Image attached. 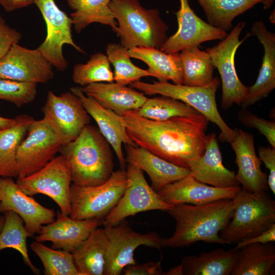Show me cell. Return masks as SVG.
<instances>
[{
	"mask_svg": "<svg viewBox=\"0 0 275 275\" xmlns=\"http://www.w3.org/2000/svg\"><path fill=\"white\" fill-rule=\"evenodd\" d=\"M114 114L136 146L177 166L188 169L205 151L209 120L200 113L164 120L144 118L136 110Z\"/></svg>",
	"mask_w": 275,
	"mask_h": 275,
	"instance_id": "cell-1",
	"label": "cell"
},
{
	"mask_svg": "<svg viewBox=\"0 0 275 275\" xmlns=\"http://www.w3.org/2000/svg\"><path fill=\"white\" fill-rule=\"evenodd\" d=\"M167 212L176 221L175 231L161 238V247L181 248L198 241L228 244L219 236L233 214L232 199H222L195 205L183 204Z\"/></svg>",
	"mask_w": 275,
	"mask_h": 275,
	"instance_id": "cell-2",
	"label": "cell"
},
{
	"mask_svg": "<svg viewBox=\"0 0 275 275\" xmlns=\"http://www.w3.org/2000/svg\"><path fill=\"white\" fill-rule=\"evenodd\" d=\"M112 146L98 128L86 125L74 141L62 146L72 183L96 186L106 182L114 172Z\"/></svg>",
	"mask_w": 275,
	"mask_h": 275,
	"instance_id": "cell-3",
	"label": "cell"
},
{
	"mask_svg": "<svg viewBox=\"0 0 275 275\" xmlns=\"http://www.w3.org/2000/svg\"><path fill=\"white\" fill-rule=\"evenodd\" d=\"M109 6L117 22L113 31L128 49L139 46L160 49L168 38V25L158 9H146L139 0H112Z\"/></svg>",
	"mask_w": 275,
	"mask_h": 275,
	"instance_id": "cell-4",
	"label": "cell"
},
{
	"mask_svg": "<svg viewBox=\"0 0 275 275\" xmlns=\"http://www.w3.org/2000/svg\"><path fill=\"white\" fill-rule=\"evenodd\" d=\"M233 214L220 232L228 244L256 236L275 224V201L267 193L239 190L232 199Z\"/></svg>",
	"mask_w": 275,
	"mask_h": 275,
	"instance_id": "cell-5",
	"label": "cell"
},
{
	"mask_svg": "<svg viewBox=\"0 0 275 275\" xmlns=\"http://www.w3.org/2000/svg\"><path fill=\"white\" fill-rule=\"evenodd\" d=\"M219 84V80L215 77L210 83L202 86H189L159 81L150 84L139 80L129 85L145 95L167 96L189 105L218 127L221 130L218 139L221 142L231 143L238 129L230 128L218 111L216 93Z\"/></svg>",
	"mask_w": 275,
	"mask_h": 275,
	"instance_id": "cell-6",
	"label": "cell"
},
{
	"mask_svg": "<svg viewBox=\"0 0 275 275\" xmlns=\"http://www.w3.org/2000/svg\"><path fill=\"white\" fill-rule=\"evenodd\" d=\"M128 184L126 171H114L104 183L96 186L71 183L69 216L77 220L97 218L103 221L117 205Z\"/></svg>",
	"mask_w": 275,
	"mask_h": 275,
	"instance_id": "cell-7",
	"label": "cell"
},
{
	"mask_svg": "<svg viewBox=\"0 0 275 275\" xmlns=\"http://www.w3.org/2000/svg\"><path fill=\"white\" fill-rule=\"evenodd\" d=\"M42 111L44 115L42 120L63 146L76 139L91 121L81 100L70 91L60 95L49 91Z\"/></svg>",
	"mask_w": 275,
	"mask_h": 275,
	"instance_id": "cell-8",
	"label": "cell"
},
{
	"mask_svg": "<svg viewBox=\"0 0 275 275\" xmlns=\"http://www.w3.org/2000/svg\"><path fill=\"white\" fill-rule=\"evenodd\" d=\"M128 184L119 202L103 220L104 226H116L130 216L151 210L167 211L172 206L163 201L148 183L143 171L134 162H128Z\"/></svg>",
	"mask_w": 275,
	"mask_h": 275,
	"instance_id": "cell-9",
	"label": "cell"
},
{
	"mask_svg": "<svg viewBox=\"0 0 275 275\" xmlns=\"http://www.w3.org/2000/svg\"><path fill=\"white\" fill-rule=\"evenodd\" d=\"M245 26L244 21L239 22L220 42L206 50L220 74L222 85V106L226 110L234 104L241 105L248 92V87L242 83L237 76L234 62L236 50L246 38L239 40Z\"/></svg>",
	"mask_w": 275,
	"mask_h": 275,
	"instance_id": "cell-10",
	"label": "cell"
},
{
	"mask_svg": "<svg viewBox=\"0 0 275 275\" xmlns=\"http://www.w3.org/2000/svg\"><path fill=\"white\" fill-rule=\"evenodd\" d=\"M16 182L28 196L42 194L49 197L63 214L69 215L72 180L68 164L61 154L53 157L44 167L32 174L17 178Z\"/></svg>",
	"mask_w": 275,
	"mask_h": 275,
	"instance_id": "cell-11",
	"label": "cell"
},
{
	"mask_svg": "<svg viewBox=\"0 0 275 275\" xmlns=\"http://www.w3.org/2000/svg\"><path fill=\"white\" fill-rule=\"evenodd\" d=\"M107 239L104 275H119L129 265L135 264L134 251L141 245L157 249L161 248V237L155 232L141 233L122 221L116 226H104Z\"/></svg>",
	"mask_w": 275,
	"mask_h": 275,
	"instance_id": "cell-12",
	"label": "cell"
},
{
	"mask_svg": "<svg viewBox=\"0 0 275 275\" xmlns=\"http://www.w3.org/2000/svg\"><path fill=\"white\" fill-rule=\"evenodd\" d=\"M34 4L40 11L46 26V37L37 49L53 67L64 71L68 65L63 52L65 44L71 45L80 53H85L73 41L72 20L58 7L54 0H35Z\"/></svg>",
	"mask_w": 275,
	"mask_h": 275,
	"instance_id": "cell-13",
	"label": "cell"
},
{
	"mask_svg": "<svg viewBox=\"0 0 275 275\" xmlns=\"http://www.w3.org/2000/svg\"><path fill=\"white\" fill-rule=\"evenodd\" d=\"M27 136L20 144L16 154L17 178L39 171L60 152L63 145L43 120H33Z\"/></svg>",
	"mask_w": 275,
	"mask_h": 275,
	"instance_id": "cell-14",
	"label": "cell"
},
{
	"mask_svg": "<svg viewBox=\"0 0 275 275\" xmlns=\"http://www.w3.org/2000/svg\"><path fill=\"white\" fill-rule=\"evenodd\" d=\"M54 75L53 66L37 48L15 43L0 60V78L37 84L48 82Z\"/></svg>",
	"mask_w": 275,
	"mask_h": 275,
	"instance_id": "cell-15",
	"label": "cell"
},
{
	"mask_svg": "<svg viewBox=\"0 0 275 275\" xmlns=\"http://www.w3.org/2000/svg\"><path fill=\"white\" fill-rule=\"evenodd\" d=\"M8 211L21 217L31 237L38 233L44 225L53 223L56 215L54 210L25 194L11 177L0 176V212Z\"/></svg>",
	"mask_w": 275,
	"mask_h": 275,
	"instance_id": "cell-16",
	"label": "cell"
},
{
	"mask_svg": "<svg viewBox=\"0 0 275 275\" xmlns=\"http://www.w3.org/2000/svg\"><path fill=\"white\" fill-rule=\"evenodd\" d=\"M180 8L175 13L178 28L168 37L160 50L174 53L206 41L222 40L227 35L225 31L212 26L198 17L191 8L188 0H179Z\"/></svg>",
	"mask_w": 275,
	"mask_h": 275,
	"instance_id": "cell-17",
	"label": "cell"
},
{
	"mask_svg": "<svg viewBox=\"0 0 275 275\" xmlns=\"http://www.w3.org/2000/svg\"><path fill=\"white\" fill-rule=\"evenodd\" d=\"M241 189L239 185L221 188L203 183L190 175L170 183L157 191L167 204L200 205L222 199H233Z\"/></svg>",
	"mask_w": 275,
	"mask_h": 275,
	"instance_id": "cell-18",
	"label": "cell"
},
{
	"mask_svg": "<svg viewBox=\"0 0 275 275\" xmlns=\"http://www.w3.org/2000/svg\"><path fill=\"white\" fill-rule=\"evenodd\" d=\"M50 224L43 226L35 241H50L51 248L73 253L103 221L97 218L74 219L61 211Z\"/></svg>",
	"mask_w": 275,
	"mask_h": 275,
	"instance_id": "cell-19",
	"label": "cell"
},
{
	"mask_svg": "<svg viewBox=\"0 0 275 275\" xmlns=\"http://www.w3.org/2000/svg\"><path fill=\"white\" fill-rule=\"evenodd\" d=\"M230 144L238 168L235 177L242 185L241 188L251 193L267 191V175L261 170V161L255 152L254 135L241 129H238Z\"/></svg>",
	"mask_w": 275,
	"mask_h": 275,
	"instance_id": "cell-20",
	"label": "cell"
},
{
	"mask_svg": "<svg viewBox=\"0 0 275 275\" xmlns=\"http://www.w3.org/2000/svg\"><path fill=\"white\" fill-rule=\"evenodd\" d=\"M251 31L263 45L264 55L256 81L248 87L247 95L241 105L244 108L267 97L275 88V34L267 30L262 20L255 22Z\"/></svg>",
	"mask_w": 275,
	"mask_h": 275,
	"instance_id": "cell-21",
	"label": "cell"
},
{
	"mask_svg": "<svg viewBox=\"0 0 275 275\" xmlns=\"http://www.w3.org/2000/svg\"><path fill=\"white\" fill-rule=\"evenodd\" d=\"M190 175L198 181L216 187L225 188L239 185L233 171L223 164L222 154L216 134H208L204 153L189 166Z\"/></svg>",
	"mask_w": 275,
	"mask_h": 275,
	"instance_id": "cell-22",
	"label": "cell"
},
{
	"mask_svg": "<svg viewBox=\"0 0 275 275\" xmlns=\"http://www.w3.org/2000/svg\"><path fill=\"white\" fill-rule=\"evenodd\" d=\"M80 88L102 107L119 116L129 111H138L148 98L130 87L114 82H95Z\"/></svg>",
	"mask_w": 275,
	"mask_h": 275,
	"instance_id": "cell-23",
	"label": "cell"
},
{
	"mask_svg": "<svg viewBox=\"0 0 275 275\" xmlns=\"http://www.w3.org/2000/svg\"><path fill=\"white\" fill-rule=\"evenodd\" d=\"M70 91L80 98L86 110L96 122L100 132L111 145L121 169L125 170L126 161L122 148V144L136 145L128 136L125 127L115 116L113 111L104 108L93 99L85 95L80 87H72Z\"/></svg>",
	"mask_w": 275,
	"mask_h": 275,
	"instance_id": "cell-24",
	"label": "cell"
},
{
	"mask_svg": "<svg viewBox=\"0 0 275 275\" xmlns=\"http://www.w3.org/2000/svg\"><path fill=\"white\" fill-rule=\"evenodd\" d=\"M126 161L133 162L145 171L156 191L167 185L190 175L188 169L179 167L138 146L125 145Z\"/></svg>",
	"mask_w": 275,
	"mask_h": 275,
	"instance_id": "cell-25",
	"label": "cell"
},
{
	"mask_svg": "<svg viewBox=\"0 0 275 275\" xmlns=\"http://www.w3.org/2000/svg\"><path fill=\"white\" fill-rule=\"evenodd\" d=\"M107 239L103 228H97L73 252L80 275H104Z\"/></svg>",
	"mask_w": 275,
	"mask_h": 275,
	"instance_id": "cell-26",
	"label": "cell"
},
{
	"mask_svg": "<svg viewBox=\"0 0 275 275\" xmlns=\"http://www.w3.org/2000/svg\"><path fill=\"white\" fill-rule=\"evenodd\" d=\"M131 58L145 63L148 71L159 81L172 80L182 84L183 70L179 52L166 53L160 49L150 47H134L129 49Z\"/></svg>",
	"mask_w": 275,
	"mask_h": 275,
	"instance_id": "cell-27",
	"label": "cell"
},
{
	"mask_svg": "<svg viewBox=\"0 0 275 275\" xmlns=\"http://www.w3.org/2000/svg\"><path fill=\"white\" fill-rule=\"evenodd\" d=\"M237 249L218 248L199 255L183 257L181 264L185 275H231L234 267Z\"/></svg>",
	"mask_w": 275,
	"mask_h": 275,
	"instance_id": "cell-28",
	"label": "cell"
},
{
	"mask_svg": "<svg viewBox=\"0 0 275 275\" xmlns=\"http://www.w3.org/2000/svg\"><path fill=\"white\" fill-rule=\"evenodd\" d=\"M274 242L250 244L237 250L231 275L274 274Z\"/></svg>",
	"mask_w": 275,
	"mask_h": 275,
	"instance_id": "cell-29",
	"label": "cell"
},
{
	"mask_svg": "<svg viewBox=\"0 0 275 275\" xmlns=\"http://www.w3.org/2000/svg\"><path fill=\"white\" fill-rule=\"evenodd\" d=\"M14 122L0 134V176L17 177L16 154L18 147L34 119L26 114L14 118Z\"/></svg>",
	"mask_w": 275,
	"mask_h": 275,
	"instance_id": "cell-30",
	"label": "cell"
},
{
	"mask_svg": "<svg viewBox=\"0 0 275 275\" xmlns=\"http://www.w3.org/2000/svg\"><path fill=\"white\" fill-rule=\"evenodd\" d=\"M112 0H66L73 10L70 14L72 25L80 33L91 23L107 25L113 31L117 26L115 16L109 6Z\"/></svg>",
	"mask_w": 275,
	"mask_h": 275,
	"instance_id": "cell-31",
	"label": "cell"
},
{
	"mask_svg": "<svg viewBox=\"0 0 275 275\" xmlns=\"http://www.w3.org/2000/svg\"><path fill=\"white\" fill-rule=\"evenodd\" d=\"M179 55L182 66L183 85L202 86L213 80L214 67L206 51L195 46L181 50Z\"/></svg>",
	"mask_w": 275,
	"mask_h": 275,
	"instance_id": "cell-32",
	"label": "cell"
},
{
	"mask_svg": "<svg viewBox=\"0 0 275 275\" xmlns=\"http://www.w3.org/2000/svg\"><path fill=\"white\" fill-rule=\"evenodd\" d=\"M264 0H198L206 16L208 23L227 31L237 16Z\"/></svg>",
	"mask_w": 275,
	"mask_h": 275,
	"instance_id": "cell-33",
	"label": "cell"
},
{
	"mask_svg": "<svg viewBox=\"0 0 275 275\" xmlns=\"http://www.w3.org/2000/svg\"><path fill=\"white\" fill-rule=\"evenodd\" d=\"M3 214L5 221L0 233V253L6 249L17 251L31 270L34 273L40 274V270L33 265L28 255L26 240L31 235L25 228L23 221L13 211H6Z\"/></svg>",
	"mask_w": 275,
	"mask_h": 275,
	"instance_id": "cell-34",
	"label": "cell"
},
{
	"mask_svg": "<svg viewBox=\"0 0 275 275\" xmlns=\"http://www.w3.org/2000/svg\"><path fill=\"white\" fill-rule=\"evenodd\" d=\"M128 49L121 44L110 43L106 47L107 58L114 67V79L126 86L146 76H152L148 70L135 66L131 61Z\"/></svg>",
	"mask_w": 275,
	"mask_h": 275,
	"instance_id": "cell-35",
	"label": "cell"
},
{
	"mask_svg": "<svg viewBox=\"0 0 275 275\" xmlns=\"http://www.w3.org/2000/svg\"><path fill=\"white\" fill-rule=\"evenodd\" d=\"M72 80L82 87L95 82H112L114 73L106 55L101 52L92 54L86 63L75 64L73 68Z\"/></svg>",
	"mask_w": 275,
	"mask_h": 275,
	"instance_id": "cell-36",
	"label": "cell"
},
{
	"mask_svg": "<svg viewBox=\"0 0 275 275\" xmlns=\"http://www.w3.org/2000/svg\"><path fill=\"white\" fill-rule=\"evenodd\" d=\"M137 112L141 116L153 120H164L199 113L179 100L163 95L148 98Z\"/></svg>",
	"mask_w": 275,
	"mask_h": 275,
	"instance_id": "cell-37",
	"label": "cell"
},
{
	"mask_svg": "<svg viewBox=\"0 0 275 275\" xmlns=\"http://www.w3.org/2000/svg\"><path fill=\"white\" fill-rule=\"evenodd\" d=\"M31 250L41 261L45 275H80L75 265L72 253L49 248L34 241Z\"/></svg>",
	"mask_w": 275,
	"mask_h": 275,
	"instance_id": "cell-38",
	"label": "cell"
},
{
	"mask_svg": "<svg viewBox=\"0 0 275 275\" xmlns=\"http://www.w3.org/2000/svg\"><path fill=\"white\" fill-rule=\"evenodd\" d=\"M37 93V84L0 78V100L18 107L33 101Z\"/></svg>",
	"mask_w": 275,
	"mask_h": 275,
	"instance_id": "cell-39",
	"label": "cell"
},
{
	"mask_svg": "<svg viewBox=\"0 0 275 275\" xmlns=\"http://www.w3.org/2000/svg\"><path fill=\"white\" fill-rule=\"evenodd\" d=\"M240 122L244 126L257 129L273 148H275V122L267 120L243 108L238 113Z\"/></svg>",
	"mask_w": 275,
	"mask_h": 275,
	"instance_id": "cell-40",
	"label": "cell"
},
{
	"mask_svg": "<svg viewBox=\"0 0 275 275\" xmlns=\"http://www.w3.org/2000/svg\"><path fill=\"white\" fill-rule=\"evenodd\" d=\"M22 36L19 32L7 24L4 18L0 15V60L13 44L19 43Z\"/></svg>",
	"mask_w": 275,
	"mask_h": 275,
	"instance_id": "cell-41",
	"label": "cell"
},
{
	"mask_svg": "<svg viewBox=\"0 0 275 275\" xmlns=\"http://www.w3.org/2000/svg\"><path fill=\"white\" fill-rule=\"evenodd\" d=\"M259 158L269 171L267 184L273 195H275V148L270 147H260Z\"/></svg>",
	"mask_w": 275,
	"mask_h": 275,
	"instance_id": "cell-42",
	"label": "cell"
},
{
	"mask_svg": "<svg viewBox=\"0 0 275 275\" xmlns=\"http://www.w3.org/2000/svg\"><path fill=\"white\" fill-rule=\"evenodd\" d=\"M162 272L160 262H149L127 265L122 273L124 275H162Z\"/></svg>",
	"mask_w": 275,
	"mask_h": 275,
	"instance_id": "cell-43",
	"label": "cell"
},
{
	"mask_svg": "<svg viewBox=\"0 0 275 275\" xmlns=\"http://www.w3.org/2000/svg\"><path fill=\"white\" fill-rule=\"evenodd\" d=\"M275 241V224L270 228L263 232L260 234L243 240L236 244L235 248L239 249L247 245L253 243H267Z\"/></svg>",
	"mask_w": 275,
	"mask_h": 275,
	"instance_id": "cell-44",
	"label": "cell"
},
{
	"mask_svg": "<svg viewBox=\"0 0 275 275\" xmlns=\"http://www.w3.org/2000/svg\"><path fill=\"white\" fill-rule=\"evenodd\" d=\"M35 0H0V5L7 12H12L34 4Z\"/></svg>",
	"mask_w": 275,
	"mask_h": 275,
	"instance_id": "cell-45",
	"label": "cell"
},
{
	"mask_svg": "<svg viewBox=\"0 0 275 275\" xmlns=\"http://www.w3.org/2000/svg\"><path fill=\"white\" fill-rule=\"evenodd\" d=\"M183 267L180 263L179 265L172 267L166 272H162V275H183Z\"/></svg>",
	"mask_w": 275,
	"mask_h": 275,
	"instance_id": "cell-46",
	"label": "cell"
},
{
	"mask_svg": "<svg viewBox=\"0 0 275 275\" xmlns=\"http://www.w3.org/2000/svg\"><path fill=\"white\" fill-rule=\"evenodd\" d=\"M15 121V119H10L0 116V129H5L10 126Z\"/></svg>",
	"mask_w": 275,
	"mask_h": 275,
	"instance_id": "cell-47",
	"label": "cell"
},
{
	"mask_svg": "<svg viewBox=\"0 0 275 275\" xmlns=\"http://www.w3.org/2000/svg\"><path fill=\"white\" fill-rule=\"evenodd\" d=\"M274 0H264L262 3L263 4V8L265 10L269 9L272 6Z\"/></svg>",
	"mask_w": 275,
	"mask_h": 275,
	"instance_id": "cell-48",
	"label": "cell"
},
{
	"mask_svg": "<svg viewBox=\"0 0 275 275\" xmlns=\"http://www.w3.org/2000/svg\"><path fill=\"white\" fill-rule=\"evenodd\" d=\"M5 221V216L3 214V215H0V233L3 227V225Z\"/></svg>",
	"mask_w": 275,
	"mask_h": 275,
	"instance_id": "cell-49",
	"label": "cell"
},
{
	"mask_svg": "<svg viewBox=\"0 0 275 275\" xmlns=\"http://www.w3.org/2000/svg\"><path fill=\"white\" fill-rule=\"evenodd\" d=\"M274 10L271 13L270 15L269 16V19L271 23L274 24L275 19H274Z\"/></svg>",
	"mask_w": 275,
	"mask_h": 275,
	"instance_id": "cell-50",
	"label": "cell"
},
{
	"mask_svg": "<svg viewBox=\"0 0 275 275\" xmlns=\"http://www.w3.org/2000/svg\"><path fill=\"white\" fill-rule=\"evenodd\" d=\"M2 130H3L2 129H0V134H1V132H2Z\"/></svg>",
	"mask_w": 275,
	"mask_h": 275,
	"instance_id": "cell-51",
	"label": "cell"
}]
</instances>
